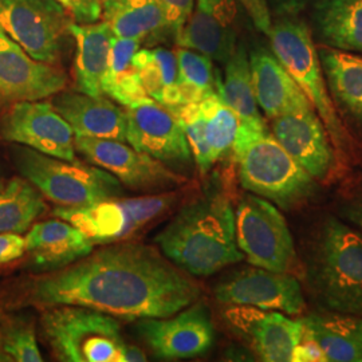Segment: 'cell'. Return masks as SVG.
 <instances>
[{
    "instance_id": "cell-23",
    "label": "cell",
    "mask_w": 362,
    "mask_h": 362,
    "mask_svg": "<svg viewBox=\"0 0 362 362\" xmlns=\"http://www.w3.org/2000/svg\"><path fill=\"white\" fill-rule=\"evenodd\" d=\"M318 57L338 115L362 130V55L322 46Z\"/></svg>"
},
{
    "instance_id": "cell-31",
    "label": "cell",
    "mask_w": 362,
    "mask_h": 362,
    "mask_svg": "<svg viewBox=\"0 0 362 362\" xmlns=\"http://www.w3.org/2000/svg\"><path fill=\"white\" fill-rule=\"evenodd\" d=\"M45 196L25 177H13L0 187V233H26L46 212Z\"/></svg>"
},
{
    "instance_id": "cell-11",
    "label": "cell",
    "mask_w": 362,
    "mask_h": 362,
    "mask_svg": "<svg viewBox=\"0 0 362 362\" xmlns=\"http://www.w3.org/2000/svg\"><path fill=\"white\" fill-rule=\"evenodd\" d=\"M76 149L93 165L107 170L124 187L145 194L176 191L187 179L132 145L107 139L76 136Z\"/></svg>"
},
{
    "instance_id": "cell-33",
    "label": "cell",
    "mask_w": 362,
    "mask_h": 362,
    "mask_svg": "<svg viewBox=\"0 0 362 362\" xmlns=\"http://www.w3.org/2000/svg\"><path fill=\"white\" fill-rule=\"evenodd\" d=\"M206 118V137L211 155L216 163L230 151L240 125V118L228 105L224 104L219 94H212L199 103Z\"/></svg>"
},
{
    "instance_id": "cell-2",
    "label": "cell",
    "mask_w": 362,
    "mask_h": 362,
    "mask_svg": "<svg viewBox=\"0 0 362 362\" xmlns=\"http://www.w3.org/2000/svg\"><path fill=\"white\" fill-rule=\"evenodd\" d=\"M167 258L192 276H209L239 263L235 211L226 194H204L181 208L156 235Z\"/></svg>"
},
{
    "instance_id": "cell-44",
    "label": "cell",
    "mask_w": 362,
    "mask_h": 362,
    "mask_svg": "<svg viewBox=\"0 0 362 362\" xmlns=\"http://www.w3.org/2000/svg\"><path fill=\"white\" fill-rule=\"evenodd\" d=\"M66 10L69 11V13H71V16L74 18L78 13V8H79V0H58Z\"/></svg>"
},
{
    "instance_id": "cell-27",
    "label": "cell",
    "mask_w": 362,
    "mask_h": 362,
    "mask_svg": "<svg viewBox=\"0 0 362 362\" xmlns=\"http://www.w3.org/2000/svg\"><path fill=\"white\" fill-rule=\"evenodd\" d=\"M101 16L119 38L143 42L168 33L158 0H104Z\"/></svg>"
},
{
    "instance_id": "cell-20",
    "label": "cell",
    "mask_w": 362,
    "mask_h": 362,
    "mask_svg": "<svg viewBox=\"0 0 362 362\" xmlns=\"http://www.w3.org/2000/svg\"><path fill=\"white\" fill-rule=\"evenodd\" d=\"M52 104L76 136L127 141V110L103 95L59 91Z\"/></svg>"
},
{
    "instance_id": "cell-42",
    "label": "cell",
    "mask_w": 362,
    "mask_h": 362,
    "mask_svg": "<svg viewBox=\"0 0 362 362\" xmlns=\"http://www.w3.org/2000/svg\"><path fill=\"white\" fill-rule=\"evenodd\" d=\"M342 212H344V216L356 227H358L362 233V194L349 200L342 207Z\"/></svg>"
},
{
    "instance_id": "cell-6",
    "label": "cell",
    "mask_w": 362,
    "mask_h": 362,
    "mask_svg": "<svg viewBox=\"0 0 362 362\" xmlns=\"http://www.w3.org/2000/svg\"><path fill=\"white\" fill-rule=\"evenodd\" d=\"M10 152L22 177L58 207H85L124 194L122 184L97 165L43 155L19 144Z\"/></svg>"
},
{
    "instance_id": "cell-24",
    "label": "cell",
    "mask_w": 362,
    "mask_h": 362,
    "mask_svg": "<svg viewBox=\"0 0 362 362\" xmlns=\"http://www.w3.org/2000/svg\"><path fill=\"white\" fill-rule=\"evenodd\" d=\"M303 333L324 351L326 361L362 362V317L326 310L300 318Z\"/></svg>"
},
{
    "instance_id": "cell-7",
    "label": "cell",
    "mask_w": 362,
    "mask_h": 362,
    "mask_svg": "<svg viewBox=\"0 0 362 362\" xmlns=\"http://www.w3.org/2000/svg\"><path fill=\"white\" fill-rule=\"evenodd\" d=\"M40 327L59 361L124 362L128 342L110 314L83 306H52L43 310Z\"/></svg>"
},
{
    "instance_id": "cell-1",
    "label": "cell",
    "mask_w": 362,
    "mask_h": 362,
    "mask_svg": "<svg viewBox=\"0 0 362 362\" xmlns=\"http://www.w3.org/2000/svg\"><path fill=\"white\" fill-rule=\"evenodd\" d=\"M25 294L43 309L73 305L137 321L179 313L199 300L202 288L158 250L122 240L33 278Z\"/></svg>"
},
{
    "instance_id": "cell-35",
    "label": "cell",
    "mask_w": 362,
    "mask_h": 362,
    "mask_svg": "<svg viewBox=\"0 0 362 362\" xmlns=\"http://www.w3.org/2000/svg\"><path fill=\"white\" fill-rule=\"evenodd\" d=\"M1 345L13 361H43L39 350L35 327L27 321H16L8 325L1 334Z\"/></svg>"
},
{
    "instance_id": "cell-45",
    "label": "cell",
    "mask_w": 362,
    "mask_h": 362,
    "mask_svg": "<svg viewBox=\"0 0 362 362\" xmlns=\"http://www.w3.org/2000/svg\"><path fill=\"white\" fill-rule=\"evenodd\" d=\"M13 361L11 357L4 351L3 349V345H1V337H0V362H8Z\"/></svg>"
},
{
    "instance_id": "cell-12",
    "label": "cell",
    "mask_w": 362,
    "mask_h": 362,
    "mask_svg": "<svg viewBox=\"0 0 362 362\" xmlns=\"http://www.w3.org/2000/svg\"><path fill=\"white\" fill-rule=\"evenodd\" d=\"M0 139L25 145L43 155L77 160L76 134L52 103L21 101L0 117Z\"/></svg>"
},
{
    "instance_id": "cell-4",
    "label": "cell",
    "mask_w": 362,
    "mask_h": 362,
    "mask_svg": "<svg viewBox=\"0 0 362 362\" xmlns=\"http://www.w3.org/2000/svg\"><path fill=\"white\" fill-rule=\"evenodd\" d=\"M233 153L242 187L276 207L299 208L317 192V180L286 152L266 124L240 121Z\"/></svg>"
},
{
    "instance_id": "cell-8",
    "label": "cell",
    "mask_w": 362,
    "mask_h": 362,
    "mask_svg": "<svg viewBox=\"0 0 362 362\" xmlns=\"http://www.w3.org/2000/svg\"><path fill=\"white\" fill-rule=\"evenodd\" d=\"M235 231L238 247L251 266L293 275L302 270L293 235L272 202L245 194L235 211Z\"/></svg>"
},
{
    "instance_id": "cell-15",
    "label": "cell",
    "mask_w": 362,
    "mask_h": 362,
    "mask_svg": "<svg viewBox=\"0 0 362 362\" xmlns=\"http://www.w3.org/2000/svg\"><path fill=\"white\" fill-rule=\"evenodd\" d=\"M223 317L262 361H291L293 351L303 336L302 321L290 320L279 311L227 305Z\"/></svg>"
},
{
    "instance_id": "cell-3",
    "label": "cell",
    "mask_w": 362,
    "mask_h": 362,
    "mask_svg": "<svg viewBox=\"0 0 362 362\" xmlns=\"http://www.w3.org/2000/svg\"><path fill=\"white\" fill-rule=\"evenodd\" d=\"M303 274L327 310L362 317V236L336 216H326L311 233Z\"/></svg>"
},
{
    "instance_id": "cell-16",
    "label": "cell",
    "mask_w": 362,
    "mask_h": 362,
    "mask_svg": "<svg viewBox=\"0 0 362 362\" xmlns=\"http://www.w3.org/2000/svg\"><path fill=\"white\" fill-rule=\"evenodd\" d=\"M67 85L58 66L30 57L21 45L0 28V103L39 101L55 95Z\"/></svg>"
},
{
    "instance_id": "cell-39",
    "label": "cell",
    "mask_w": 362,
    "mask_h": 362,
    "mask_svg": "<svg viewBox=\"0 0 362 362\" xmlns=\"http://www.w3.org/2000/svg\"><path fill=\"white\" fill-rule=\"evenodd\" d=\"M291 361L294 362H327L325 357L324 351L318 346V344L311 339L310 337L303 336L300 341L298 342L296 349L293 351V358Z\"/></svg>"
},
{
    "instance_id": "cell-22",
    "label": "cell",
    "mask_w": 362,
    "mask_h": 362,
    "mask_svg": "<svg viewBox=\"0 0 362 362\" xmlns=\"http://www.w3.org/2000/svg\"><path fill=\"white\" fill-rule=\"evenodd\" d=\"M26 251L35 269L50 272L89 255L94 243L62 219L46 220L34 224L27 233Z\"/></svg>"
},
{
    "instance_id": "cell-9",
    "label": "cell",
    "mask_w": 362,
    "mask_h": 362,
    "mask_svg": "<svg viewBox=\"0 0 362 362\" xmlns=\"http://www.w3.org/2000/svg\"><path fill=\"white\" fill-rule=\"evenodd\" d=\"M175 191L134 199H109L85 207H57L54 216L73 224L94 245L122 242L165 214L177 200Z\"/></svg>"
},
{
    "instance_id": "cell-37",
    "label": "cell",
    "mask_w": 362,
    "mask_h": 362,
    "mask_svg": "<svg viewBox=\"0 0 362 362\" xmlns=\"http://www.w3.org/2000/svg\"><path fill=\"white\" fill-rule=\"evenodd\" d=\"M246 10L254 25L263 34L269 35L272 31V16L267 0H238Z\"/></svg>"
},
{
    "instance_id": "cell-10",
    "label": "cell",
    "mask_w": 362,
    "mask_h": 362,
    "mask_svg": "<svg viewBox=\"0 0 362 362\" xmlns=\"http://www.w3.org/2000/svg\"><path fill=\"white\" fill-rule=\"evenodd\" d=\"M71 23L58 0H0V28L45 64L58 62Z\"/></svg>"
},
{
    "instance_id": "cell-14",
    "label": "cell",
    "mask_w": 362,
    "mask_h": 362,
    "mask_svg": "<svg viewBox=\"0 0 362 362\" xmlns=\"http://www.w3.org/2000/svg\"><path fill=\"white\" fill-rule=\"evenodd\" d=\"M136 329L153 354L164 360L202 356L215 339L211 311L199 300L169 317L137 320Z\"/></svg>"
},
{
    "instance_id": "cell-17",
    "label": "cell",
    "mask_w": 362,
    "mask_h": 362,
    "mask_svg": "<svg viewBox=\"0 0 362 362\" xmlns=\"http://www.w3.org/2000/svg\"><path fill=\"white\" fill-rule=\"evenodd\" d=\"M127 143L167 165H185L192 153L184 129L175 115L148 98L127 107Z\"/></svg>"
},
{
    "instance_id": "cell-21",
    "label": "cell",
    "mask_w": 362,
    "mask_h": 362,
    "mask_svg": "<svg viewBox=\"0 0 362 362\" xmlns=\"http://www.w3.org/2000/svg\"><path fill=\"white\" fill-rule=\"evenodd\" d=\"M248 59L257 103L269 119L314 110L310 100L274 52L257 49L248 55Z\"/></svg>"
},
{
    "instance_id": "cell-36",
    "label": "cell",
    "mask_w": 362,
    "mask_h": 362,
    "mask_svg": "<svg viewBox=\"0 0 362 362\" xmlns=\"http://www.w3.org/2000/svg\"><path fill=\"white\" fill-rule=\"evenodd\" d=\"M165 15L169 34L175 38L180 34L194 11V0H158Z\"/></svg>"
},
{
    "instance_id": "cell-41",
    "label": "cell",
    "mask_w": 362,
    "mask_h": 362,
    "mask_svg": "<svg viewBox=\"0 0 362 362\" xmlns=\"http://www.w3.org/2000/svg\"><path fill=\"white\" fill-rule=\"evenodd\" d=\"M104 0H79V8L74 19L82 25L98 22L103 13Z\"/></svg>"
},
{
    "instance_id": "cell-34",
    "label": "cell",
    "mask_w": 362,
    "mask_h": 362,
    "mask_svg": "<svg viewBox=\"0 0 362 362\" xmlns=\"http://www.w3.org/2000/svg\"><path fill=\"white\" fill-rule=\"evenodd\" d=\"M179 119L187 141L189 145L194 163L202 175H207L214 167L215 161L211 155V149L206 137V118L199 103L185 104L169 109Z\"/></svg>"
},
{
    "instance_id": "cell-28",
    "label": "cell",
    "mask_w": 362,
    "mask_h": 362,
    "mask_svg": "<svg viewBox=\"0 0 362 362\" xmlns=\"http://www.w3.org/2000/svg\"><path fill=\"white\" fill-rule=\"evenodd\" d=\"M140 46L141 42L137 39L115 37L110 47L103 91L125 107H132L151 98L133 64V57L140 50Z\"/></svg>"
},
{
    "instance_id": "cell-32",
    "label": "cell",
    "mask_w": 362,
    "mask_h": 362,
    "mask_svg": "<svg viewBox=\"0 0 362 362\" xmlns=\"http://www.w3.org/2000/svg\"><path fill=\"white\" fill-rule=\"evenodd\" d=\"M176 58L184 105L196 104L212 94H218L221 77L209 57L191 49L179 47Z\"/></svg>"
},
{
    "instance_id": "cell-29",
    "label": "cell",
    "mask_w": 362,
    "mask_h": 362,
    "mask_svg": "<svg viewBox=\"0 0 362 362\" xmlns=\"http://www.w3.org/2000/svg\"><path fill=\"white\" fill-rule=\"evenodd\" d=\"M146 94L156 103L172 109L184 105L179 86L176 52L164 47L140 49L133 57Z\"/></svg>"
},
{
    "instance_id": "cell-5",
    "label": "cell",
    "mask_w": 362,
    "mask_h": 362,
    "mask_svg": "<svg viewBox=\"0 0 362 362\" xmlns=\"http://www.w3.org/2000/svg\"><path fill=\"white\" fill-rule=\"evenodd\" d=\"M267 37L274 55L310 100L337 153H342V158L353 157V140L332 101L309 27L296 16H286L272 25Z\"/></svg>"
},
{
    "instance_id": "cell-43",
    "label": "cell",
    "mask_w": 362,
    "mask_h": 362,
    "mask_svg": "<svg viewBox=\"0 0 362 362\" xmlns=\"http://www.w3.org/2000/svg\"><path fill=\"white\" fill-rule=\"evenodd\" d=\"M146 361V356L143 350L134 345L127 344L124 350V362H143Z\"/></svg>"
},
{
    "instance_id": "cell-26",
    "label": "cell",
    "mask_w": 362,
    "mask_h": 362,
    "mask_svg": "<svg viewBox=\"0 0 362 362\" xmlns=\"http://www.w3.org/2000/svg\"><path fill=\"white\" fill-rule=\"evenodd\" d=\"M311 21L324 46L362 54V0H317Z\"/></svg>"
},
{
    "instance_id": "cell-38",
    "label": "cell",
    "mask_w": 362,
    "mask_h": 362,
    "mask_svg": "<svg viewBox=\"0 0 362 362\" xmlns=\"http://www.w3.org/2000/svg\"><path fill=\"white\" fill-rule=\"evenodd\" d=\"M26 252V239L21 233H0V264L11 263Z\"/></svg>"
},
{
    "instance_id": "cell-30",
    "label": "cell",
    "mask_w": 362,
    "mask_h": 362,
    "mask_svg": "<svg viewBox=\"0 0 362 362\" xmlns=\"http://www.w3.org/2000/svg\"><path fill=\"white\" fill-rule=\"evenodd\" d=\"M224 65V77L220 79L218 90L223 103L233 109L242 122L266 124L259 112L245 45L238 43L236 50Z\"/></svg>"
},
{
    "instance_id": "cell-40",
    "label": "cell",
    "mask_w": 362,
    "mask_h": 362,
    "mask_svg": "<svg viewBox=\"0 0 362 362\" xmlns=\"http://www.w3.org/2000/svg\"><path fill=\"white\" fill-rule=\"evenodd\" d=\"M272 13L279 18L297 16L298 13L313 6L317 0H267Z\"/></svg>"
},
{
    "instance_id": "cell-13",
    "label": "cell",
    "mask_w": 362,
    "mask_h": 362,
    "mask_svg": "<svg viewBox=\"0 0 362 362\" xmlns=\"http://www.w3.org/2000/svg\"><path fill=\"white\" fill-rule=\"evenodd\" d=\"M214 294L221 305L252 306L299 315L306 310V300L297 275L246 267L226 276Z\"/></svg>"
},
{
    "instance_id": "cell-25",
    "label": "cell",
    "mask_w": 362,
    "mask_h": 362,
    "mask_svg": "<svg viewBox=\"0 0 362 362\" xmlns=\"http://www.w3.org/2000/svg\"><path fill=\"white\" fill-rule=\"evenodd\" d=\"M70 34L76 39V89L90 95H103L104 81L115 33L106 22L86 25L71 23Z\"/></svg>"
},
{
    "instance_id": "cell-19",
    "label": "cell",
    "mask_w": 362,
    "mask_h": 362,
    "mask_svg": "<svg viewBox=\"0 0 362 362\" xmlns=\"http://www.w3.org/2000/svg\"><path fill=\"white\" fill-rule=\"evenodd\" d=\"M236 0H197L176 42L226 64L238 46Z\"/></svg>"
},
{
    "instance_id": "cell-18",
    "label": "cell",
    "mask_w": 362,
    "mask_h": 362,
    "mask_svg": "<svg viewBox=\"0 0 362 362\" xmlns=\"http://www.w3.org/2000/svg\"><path fill=\"white\" fill-rule=\"evenodd\" d=\"M272 133L311 177L330 180L338 164L337 152L315 110L272 118Z\"/></svg>"
}]
</instances>
